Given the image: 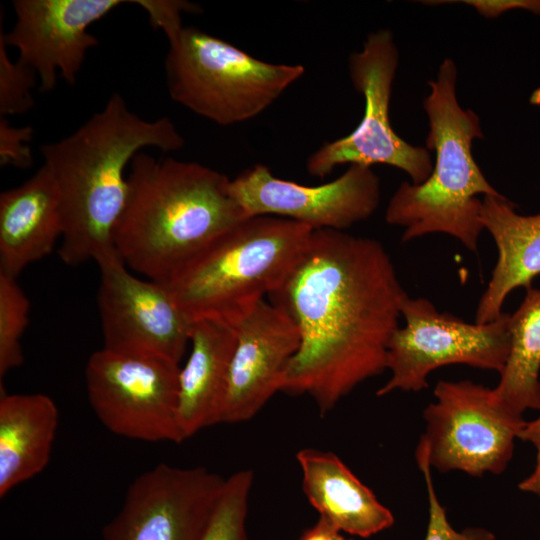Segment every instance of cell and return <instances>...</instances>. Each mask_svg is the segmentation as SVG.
Returning a JSON list of instances; mask_svg holds the SVG:
<instances>
[{
  "instance_id": "d6986e66",
  "label": "cell",
  "mask_w": 540,
  "mask_h": 540,
  "mask_svg": "<svg viewBox=\"0 0 540 540\" xmlns=\"http://www.w3.org/2000/svg\"><path fill=\"white\" fill-rule=\"evenodd\" d=\"M190 344L189 358L178 376V423L183 440L220 423L236 331L223 322L198 320L192 323Z\"/></svg>"
},
{
  "instance_id": "30bf717a",
  "label": "cell",
  "mask_w": 540,
  "mask_h": 540,
  "mask_svg": "<svg viewBox=\"0 0 540 540\" xmlns=\"http://www.w3.org/2000/svg\"><path fill=\"white\" fill-rule=\"evenodd\" d=\"M179 364L103 347L89 357L85 383L92 410L112 433L146 442L181 443Z\"/></svg>"
},
{
  "instance_id": "277c9868",
  "label": "cell",
  "mask_w": 540,
  "mask_h": 540,
  "mask_svg": "<svg viewBox=\"0 0 540 540\" xmlns=\"http://www.w3.org/2000/svg\"><path fill=\"white\" fill-rule=\"evenodd\" d=\"M457 68L446 58L429 82L423 100L429 131L426 149L435 152L433 169L421 184L402 182L389 200L385 220L402 227V241L430 233H444L476 252L484 227L477 196H500L483 175L472 154V144L483 138L478 115L463 109L456 93Z\"/></svg>"
},
{
  "instance_id": "4dcf8cb0",
  "label": "cell",
  "mask_w": 540,
  "mask_h": 540,
  "mask_svg": "<svg viewBox=\"0 0 540 540\" xmlns=\"http://www.w3.org/2000/svg\"><path fill=\"white\" fill-rule=\"evenodd\" d=\"M519 438L532 443L540 438V417L532 422H527Z\"/></svg>"
},
{
  "instance_id": "4316f807",
  "label": "cell",
  "mask_w": 540,
  "mask_h": 540,
  "mask_svg": "<svg viewBox=\"0 0 540 540\" xmlns=\"http://www.w3.org/2000/svg\"><path fill=\"white\" fill-rule=\"evenodd\" d=\"M131 3L141 7L156 29H161L168 40L175 37L182 29V14L197 13L198 6L180 0H133Z\"/></svg>"
},
{
  "instance_id": "ffe728a7",
  "label": "cell",
  "mask_w": 540,
  "mask_h": 540,
  "mask_svg": "<svg viewBox=\"0 0 540 540\" xmlns=\"http://www.w3.org/2000/svg\"><path fill=\"white\" fill-rule=\"evenodd\" d=\"M59 421L42 393L0 397V497L41 473L49 463Z\"/></svg>"
},
{
  "instance_id": "603a6c76",
  "label": "cell",
  "mask_w": 540,
  "mask_h": 540,
  "mask_svg": "<svg viewBox=\"0 0 540 540\" xmlns=\"http://www.w3.org/2000/svg\"><path fill=\"white\" fill-rule=\"evenodd\" d=\"M253 481V471L247 469L225 479L201 540H248L246 522Z\"/></svg>"
},
{
  "instance_id": "7c38bea8",
  "label": "cell",
  "mask_w": 540,
  "mask_h": 540,
  "mask_svg": "<svg viewBox=\"0 0 540 540\" xmlns=\"http://www.w3.org/2000/svg\"><path fill=\"white\" fill-rule=\"evenodd\" d=\"M224 482L205 467L161 463L133 480L103 540H201Z\"/></svg>"
},
{
  "instance_id": "7a4b0ae2",
  "label": "cell",
  "mask_w": 540,
  "mask_h": 540,
  "mask_svg": "<svg viewBox=\"0 0 540 540\" xmlns=\"http://www.w3.org/2000/svg\"><path fill=\"white\" fill-rule=\"evenodd\" d=\"M183 146L169 118L143 119L117 92L76 131L42 145L43 165L61 199V260L76 266L115 251L113 233L128 193L127 166L141 149L170 152Z\"/></svg>"
},
{
  "instance_id": "9c48e42d",
  "label": "cell",
  "mask_w": 540,
  "mask_h": 540,
  "mask_svg": "<svg viewBox=\"0 0 540 540\" xmlns=\"http://www.w3.org/2000/svg\"><path fill=\"white\" fill-rule=\"evenodd\" d=\"M433 393L419 441L431 468L475 477L504 472L527 424L522 415L501 404L493 389L470 380H440Z\"/></svg>"
},
{
  "instance_id": "44dd1931",
  "label": "cell",
  "mask_w": 540,
  "mask_h": 540,
  "mask_svg": "<svg viewBox=\"0 0 540 540\" xmlns=\"http://www.w3.org/2000/svg\"><path fill=\"white\" fill-rule=\"evenodd\" d=\"M518 309L509 316L510 351L493 392L515 414L540 410V289H525Z\"/></svg>"
},
{
  "instance_id": "5b68a950",
  "label": "cell",
  "mask_w": 540,
  "mask_h": 540,
  "mask_svg": "<svg viewBox=\"0 0 540 540\" xmlns=\"http://www.w3.org/2000/svg\"><path fill=\"white\" fill-rule=\"evenodd\" d=\"M313 230L276 216H249L185 262L166 283L193 323L235 327L274 294L306 248Z\"/></svg>"
},
{
  "instance_id": "52a82bcc",
  "label": "cell",
  "mask_w": 540,
  "mask_h": 540,
  "mask_svg": "<svg viewBox=\"0 0 540 540\" xmlns=\"http://www.w3.org/2000/svg\"><path fill=\"white\" fill-rule=\"evenodd\" d=\"M399 63V52L389 29L367 36L362 50L348 60L354 88L363 95L364 114L347 136L324 143L308 156L309 175L324 178L343 164L388 165L405 172L412 184L428 179L433 169L429 151L413 146L393 130L390 116L392 86Z\"/></svg>"
},
{
  "instance_id": "f546056e",
  "label": "cell",
  "mask_w": 540,
  "mask_h": 540,
  "mask_svg": "<svg viewBox=\"0 0 540 540\" xmlns=\"http://www.w3.org/2000/svg\"><path fill=\"white\" fill-rule=\"evenodd\" d=\"M537 449V463L533 473L519 484V489L540 497V438L533 442Z\"/></svg>"
},
{
  "instance_id": "83f0119b",
  "label": "cell",
  "mask_w": 540,
  "mask_h": 540,
  "mask_svg": "<svg viewBox=\"0 0 540 540\" xmlns=\"http://www.w3.org/2000/svg\"><path fill=\"white\" fill-rule=\"evenodd\" d=\"M423 3H463L473 7L485 18H495L511 10H524L540 15V0H464V1H424Z\"/></svg>"
},
{
  "instance_id": "e0dca14e",
  "label": "cell",
  "mask_w": 540,
  "mask_h": 540,
  "mask_svg": "<svg viewBox=\"0 0 540 540\" xmlns=\"http://www.w3.org/2000/svg\"><path fill=\"white\" fill-rule=\"evenodd\" d=\"M302 490L310 505L342 533L367 538L390 528L392 512L334 453L313 448L297 452Z\"/></svg>"
},
{
  "instance_id": "8fae6325",
  "label": "cell",
  "mask_w": 540,
  "mask_h": 540,
  "mask_svg": "<svg viewBox=\"0 0 540 540\" xmlns=\"http://www.w3.org/2000/svg\"><path fill=\"white\" fill-rule=\"evenodd\" d=\"M104 347L152 354L179 364L192 322L165 283L136 277L116 250L96 261Z\"/></svg>"
},
{
  "instance_id": "3957f363",
  "label": "cell",
  "mask_w": 540,
  "mask_h": 540,
  "mask_svg": "<svg viewBox=\"0 0 540 540\" xmlns=\"http://www.w3.org/2000/svg\"><path fill=\"white\" fill-rule=\"evenodd\" d=\"M128 193L113 233L124 264L167 283L190 258L249 217L223 173L198 162L139 152L127 174Z\"/></svg>"
},
{
  "instance_id": "d4e9b609",
  "label": "cell",
  "mask_w": 540,
  "mask_h": 540,
  "mask_svg": "<svg viewBox=\"0 0 540 540\" xmlns=\"http://www.w3.org/2000/svg\"><path fill=\"white\" fill-rule=\"evenodd\" d=\"M415 457L424 476L429 503V521L424 540H496L495 535L484 528H466L457 531L451 526L446 510L437 498L432 480V468L426 454L418 452Z\"/></svg>"
},
{
  "instance_id": "5bb4252c",
  "label": "cell",
  "mask_w": 540,
  "mask_h": 540,
  "mask_svg": "<svg viewBox=\"0 0 540 540\" xmlns=\"http://www.w3.org/2000/svg\"><path fill=\"white\" fill-rule=\"evenodd\" d=\"M122 0H14V27L0 35L18 51L17 60L30 67L39 90L49 92L58 76L72 85L86 55L98 45L88 32L93 23L126 3Z\"/></svg>"
},
{
  "instance_id": "2e32d148",
  "label": "cell",
  "mask_w": 540,
  "mask_h": 540,
  "mask_svg": "<svg viewBox=\"0 0 540 540\" xmlns=\"http://www.w3.org/2000/svg\"><path fill=\"white\" fill-rule=\"evenodd\" d=\"M63 230L59 190L42 165L24 183L0 195V273L17 278L52 252Z\"/></svg>"
},
{
  "instance_id": "8992f818",
  "label": "cell",
  "mask_w": 540,
  "mask_h": 540,
  "mask_svg": "<svg viewBox=\"0 0 540 540\" xmlns=\"http://www.w3.org/2000/svg\"><path fill=\"white\" fill-rule=\"evenodd\" d=\"M165 74L171 99L218 125L255 118L304 74L302 65L257 59L196 27L168 40Z\"/></svg>"
},
{
  "instance_id": "9a60e30c",
  "label": "cell",
  "mask_w": 540,
  "mask_h": 540,
  "mask_svg": "<svg viewBox=\"0 0 540 540\" xmlns=\"http://www.w3.org/2000/svg\"><path fill=\"white\" fill-rule=\"evenodd\" d=\"M220 423L253 418L278 391L300 344L297 325L279 304L261 301L235 327Z\"/></svg>"
},
{
  "instance_id": "4fadbf2b",
  "label": "cell",
  "mask_w": 540,
  "mask_h": 540,
  "mask_svg": "<svg viewBox=\"0 0 540 540\" xmlns=\"http://www.w3.org/2000/svg\"><path fill=\"white\" fill-rule=\"evenodd\" d=\"M230 192L248 216H276L312 230L343 231L374 214L380 180L372 167L352 164L331 182L306 186L256 164L230 180Z\"/></svg>"
},
{
  "instance_id": "ba28073f",
  "label": "cell",
  "mask_w": 540,
  "mask_h": 540,
  "mask_svg": "<svg viewBox=\"0 0 540 540\" xmlns=\"http://www.w3.org/2000/svg\"><path fill=\"white\" fill-rule=\"evenodd\" d=\"M509 316L503 313L486 324L468 323L439 312L426 298L407 296L401 305L405 325L388 343L386 369L391 376L377 396L396 390L419 392L428 387L433 370L452 364L500 373L510 351Z\"/></svg>"
},
{
  "instance_id": "f1b7e54d",
  "label": "cell",
  "mask_w": 540,
  "mask_h": 540,
  "mask_svg": "<svg viewBox=\"0 0 540 540\" xmlns=\"http://www.w3.org/2000/svg\"><path fill=\"white\" fill-rule=\"evenodd\" d=\"M299 540H352L346 538L341 531L333 527L322 518L311 527L307 528Z\"/></svg>"
},
{
  "instance_id": "7402d4cb",
  "label": "cell",
  "mask_w": 540,
  "mask_h": 540,
  "mask_svg": "<svg viewBox=\"0 0 540 540\" xmlns=\"http://www.w3.org/2000/svg\"><path fill=\"white\" fill-rule=\"evenodd\" d=\"M30 301L17 278L0 273V378L22 365V336L29 324Z\"/></svg>"
},
{
  "instance_id": "cb8c5ba5",
  "label": "cell",
  "mask_w": 540,
  "mask_h": 540,
  "mask_svg": "<svg viewBox=\"0 0 540 540\" xmlns=\"http://www.w3.org/2000/svg\"><path fill=\"white\" fill-rule=\"evenodd\" d=\"M0 35V117L23 114L34 105L36 73L17 59L11 60Z\"/></svg>"
},
{
  "instance_id": "6da1fadb",
  "label": "cell",
  "mask_w": 540,
  "mask_h": 540,
  "mask_svg": "<svg viewBox=\"0 0 540 540\" xmlns=\"http://www.w3.org/2000/svg\"><path fill=\"white\" fill-rule=\"evenodd\" d=\"M407 296L379 241L313 230L270 296L300 334L281 391L309 395L324 415L359 384L385 371L388 343Z\"/></svg>"
},
{
  "instance_id": "ac0fdd59",
  "label": "cell",
  "mask_w": 540,
  "mask_h": 540,
  "mask_svg": "<svg viewBox=\"0 0 540 540\" xmlns=\"http://www.w3.org/2000/svg\"><path fill=\"white\" fill-rule=\"evenodd\" d=\"M480 218L498 251L475 314V323L486 324L503 315V304L514 289L531 287L540 275V212L522 215L504 195L484 196Z\"/></svg>"
},
{
  "instance_id": "484cf974",
  "label": "cell",
  "mask_w": 540,
  "mask_h": 540,
  "mask_svg": "<svg viewBox=\"0 0 540 540\" xmlns=\"http://www.w3.org/2000/svg\"><path fill=\"white\" fill-rule=\"evenodd\" d=\"M33 136L30 126L14 127L6 117H0V164L20 169L29 168L33 156L28 142Z\"/></svg>"
}]
</instances>
